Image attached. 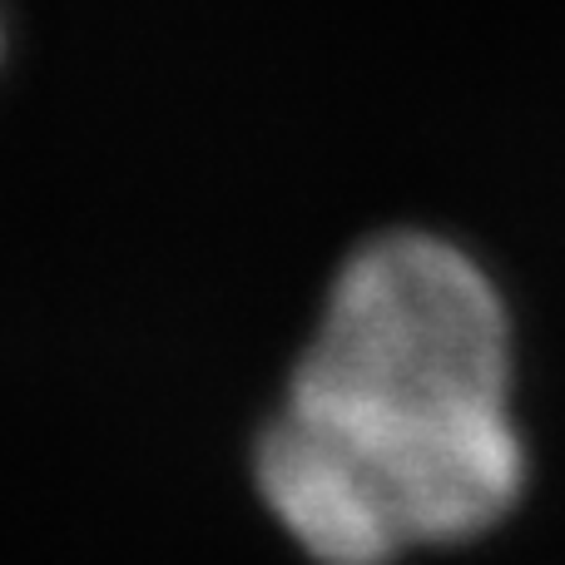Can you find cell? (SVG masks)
Here are the masks:
<instances>
[{
	"mask_svg": "<svg viewBox=\"0 0 565 565\" xmlns=\"http://www.w3.org/2000/svg\"><path fill=\"white\" fill-rule=\"evenodd\" d=\"M258 497L318 565L477 541L526 487L511 318L457 244L377 234L332 278L254 451Z\"/></svg>",
	"mask_w": 565,
	"mask_h": 565,
	"instance_id": "cell-1",
	"label": "cell"
}]
</instances>
